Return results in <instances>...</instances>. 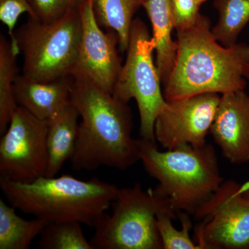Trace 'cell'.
<instances>
[{
  "mask_svg": "<svg viewBox=\"0 0 249 249\" xmlns=\"http://www.w3.org/2000/svg\"><path fill=\"white\" fill-rule=\"evenodd\" d=\"M71 101L81 122L71 160L76 170L101 167L128 169L141 160L140 141L132 138L127 103L84 77L71 76Z\"/></svg>",
  "mask_w": 249,
  "mask_h": 249,
  "instance_id": "obj_1",
  "label": "cell"
},
{
  "mask_svg": "<svg viewBox=\"0 0 249 249\" xmlns=\"http://www.w3.org/2000/svg\"><path fill=\"white\" fill-rule=\"evenodd\" d=\"M177 43L173 70L163 85L166 101L245 89L244 73L249 65V45H220L209 18L200 14L191 27L178 31Z\"/></svg>",
  "mask_w": 249,
  "mask_h": 249,
  "instance_id": "obj_2",
  "label": "cell"
},
{
  "mask_svg": "<svg viewBox=\"0 0 249 249\" xmlns=\"http://www.w3.org/2000/svg\"><path fill=\"white\" fill-rule=\"evenodd\" d=\"M141 160L150 176L159 181L150 191L158 204L177 217L193 215L224 181L212 145H183L160 151L156 142L141 139Z\"/></svg>",
  "mask_w": 249,
  "mask_h": 249,
  "instance_id": "obj_3",
  "label": "cell"
},
{
  "mask_svg": "<svg viewBox=\"0 0 249 249\" xmlns=\"http://www.w3.org/2000/svg\"><path fill=\"white\" fill-rule=\"evenodd\" d=\"M0 188L15 209L49 222H76L94 227L113 204L119 188L96 178L42 177L22 183L0 178Z\"/></svg>",
  "mask_w": 249,
  "mask_h": 249,
  "instance_id": "obj_4",
  "label": "cell"
},
{
  "mask_svg": "<svg viewBox=\"0 0 249 249\" xmlns=\"http://www.w3.org/2000/svg\"><path fill=\"white\" fill-rule=\"evenodd\" d=\"M81 34L79 10L52 22L31 18L14 33L16 45L23 55V76L40 82L71 76Z\"/></svg>",
  "mask_w": 249,
  "mask_h": 249,
  "instance_id": "obj_5",
  "label": "cell"
},
{
  "mask_svg": "<svg viewBox=\"0 0 249 249\" xmlns=\"http://www.w3.org/2000/svg\"><path fill=\"white\" fill-rule=\"evenodd\" d=\"M125 62L113 90V96L127 103L134 99L140 116L142 139L156 142L155 124L166 105L160 75L154 60L155 45L145 23L134 19Z\"/></svg>",
  "mask_w": 249,
  "mask_h": 249,
  "instance_id": "obj_6",
  "label": "cell"
},
{
  "mask_svg": "<svg viewBox=\"0 0 249 249\" xmlns=\"http://www.w3.org/2000/svg\"><path fill=\"white\" fill-rule=\"evenodd\" d=\"M112 213H104L95 225L91 240L98 249H162L157 224V203L151 191L136 183L120 188Z\"/></svg>",
  "mask_w": 249,
  "mask_h": 249,
  "instance_id": "obj_7",
  "label": "cell"
},
{
  "mask_svg": "<svg viewBox=\"0 0 249 249\" xmlns=\"http://www.w3.org/2000/svg\"><path fill=\"white\" fill-rule=\"evenodd\" d=\"M249 181H223L217 191L193 214L199 249H249Z\"/></svg>",
  "mask_w": 249,
  "mask_h": 249,
  "instance_id": "obj_8",
  "label": "cell"
},
{
  "mask_svg": "<svg viewBox=\"0 0 249 249\" xmlns=\"http://www.w3.org/2000/svg\"><path fill=\"white\" fill-rule=\"evenodd\" d=\"M49 121L18 106L0 140V178L31 182L45 177L48 163Z\"/></svg>",
  "mask_w": 249,
  "mask_h": 249,
  "instance_id": "obj_9",
  "label": "cell"
},
{
  "mask_svg": "<svg viewBox=\"0 0 249 249\" xmlns=\"http://www.w3.org/2000/svg\"><path fill=\"white\" fill-rule=\"evenodd\" d=\"M220 96L209 93L166 101L155 121V140L166 150L183 145H204Z\"/></svg>",
  "mask_w": 249,
  "mask_h": 249,
  "instance_id": "obj_10",
  "label": "cell"
},
{
  "mask_svg": "<svg viewBox=\"0 0 249 249\" xmlns=\"http://www.w3.org/2000/svg\"><path fill=\"white\" fill-rule=\"evenodd\" d=\"M79 14L81 40L71 76L88 78L112 94L123 66L117 49L119 37L113 31H103L95 17L91 0L85 1Z\"/></svg>",
  "mask_w": 249,
  "mask_h": 249,
  "instance_id": "obj_11",
  "label": "cell"
},
{
  "mask_svg": "<svg viewBox=\"0 0 249 249\" xmlns=\"http://www.w3.org/2000/svg\"><path fill=\"white\" fill-rule=\"evenodd\" d=\"M210 134L229 162H249V95L245 90L221 95Z\"/></svg>",
  "mask_w": 249,
  "mask_h": 249,
  "instance_id": "obj_12",
  "label": "cell"
},
{
  "mask_svg": "<svg viewBox=\"0 0 249 249\" xmlns=\"http://www.w3.org/2000/svg\"><path fill=\"white\" fill-rule=\"evenodd\" d=\"M71 76L48 82L18 75L14 93L18 106L40 120L49 121L71 104Z\"/></svg>",
  "mask_w": 249,
  "mask_h": 249,
  "instance_id": "obj_13",
  "label": "cell"
},
{
  "mask_svg": "<svg viewBox=\"0 0 249 249\" xmlns=\"http://www.w3.org/2000/svg\"><path fill=\"white\" fill-rule=\"evenodd\" d=\"M142 7L151 23L156 65L162 84L164 85L173 70L178 51L177 41L172 37L175 22L171 0H147Z\"/></svg>",
  "mask_w": 249,
  "mask_h": 249,
  "instance_id": "obj_14",
  "label": "cell"
},
{
  "mask_svg": "<svg viewBox=\"0 0 249 249\" xmlns=\"http://www.w3.org/2000/svg\"><path fill=\"white\" fill-rule=\"evenodd\" d=\"M79 117V113L71 103L49 121L47 137L48 163L45 177H55L67 160H71L78 139Z\"/></svg>",
  "mask_w": 249,
  "mask_h": 249,
  "instance_id": "obj_15",
  "label": "cell"
},
{
  "mask_svg": "<svg viewBox=\"0 0 249 249\" xmlns=\"http://www.w3.org/2000/svg\"><path fill=\"white\" fill-rule=\"evenodd\" d=\"M147 0H91L96 21L102 28L113 31L119 37L121 52L128 49L134 14Z\"/></svg>",
  "mask_w": 249,
  "mask_h": 249,
  "instance_id": "obj_16",
  "label": "cell"
},
{
  "mask_svg": "<svg viewBox=\"0 0 249 249\" xmlns=\"http://www.w3.org/2000/svg\"><path fill=\"white\" fill-rule=\"evenodd\" d=\"M49 222L36 217L27 220L16 209L0 199V249H27Z\"/></svg>",
  "mask_w": 249,
  "mask_h": 249,
  "instance_id": "obj_17",
  "label": "cell"
},
{
  "mask_svg": "<svg viewBox=\"0 0 249 249\" xmlns=\"http://www.w3.org/2000/svg\"><path fill=\"white\" fill-rule=\"evenodd\" d=\"M19 53L11 40L0 36V133L7 129L11 116L18 107L14 84L18 76L17 56Z\"/></svg>",
  "mask_w": 249,
  "mask_h": 249,
  "instance_id": "obj_18",
  "label": "cell"
},
{
  "mask_svg": "<svg viewBox=\"0 0 249 249\" xmlns=\"http://www.w3.org/2000/svg\"><path fill=\"white\" fill-rule=\"evenodd\" d=\"M214 6L219 15L212 29L214 37L225 47L236 45L249 22V0H214Z\"/></svg>",
  "mask_w": 249,
  "mask_h": 249,
  "instance_id": "obj_19",
  "label": "cell"
},
{
  "mask_svg": "<svg viewBox=\"0 0 249 249\" xmlns=\"http://www.w3.org/2000/svg\"><path fill=\"white\" fill-rule=\"evenodd\" d=\"M40 235V249H95L76 222H49Z\"/></svg>",
  "mask_w": 249,
  "mask_h": 249,
  "instance_id": "obj_20",
  "label": "cell"
},
{
  "mask_svg": "<svg viewBox=\"0 0 249 249\" xmlns=\"http://www.w3.org/2000/svg\"><path fill=\"white\" fill-rule=\"evenodd\" d=\"M157 203V202H156ZM157 224L163 249H199L190 236L193 223L191 214L181 213L178 214L181 223V229H176L172 221L177 217L166 209L157 204Z\"/></svg>",
  "mask_w": 249,
  "mask_h": 249,
  "instance_id": "obj_21",
  "label": "cell"
},
{
  "mask_svg": "<svg viewBox=\"0 0 249 249\" xmlns=\"http://www.w3.org/2000/svg\"><path fill=\"white\" fill-rule=\"evenodd\" d=\"M87 0H31L35 13L34 19L42 22H52L69 12L78 11Z\"/></svg>",
  "mask_w": 249,
  "mask_h": 249,
  "instance_id": "obj_22",
  "label": "cell"
},
{
  "mask_svg": "<svg viewBox=\"0 0 249 249\" xmlns=\"http://www.w3.org/2000/svg\"><path fill=\"white\" fill-rule=\"evenodd\" d=\"M28 14L31 19H35L36 15L28 0H0V20L7 27L10 40L15 49L20 53L16 45L15 27L18 19L22 14Z\"/></svg>",
  "mask_w": 249,
  "mask_h": 249,
  "instance_id": "obj_23",
  "label": "cell"
},
{
  "mask_svg": "<svg viewBox=\"0 0 249 249\" xmlns=\"http://www.w3.org/2000/svg\"><path fill=\"white\" fill-rule=\"evenodd\" d=\"M171 6L177 31L191 27L200 15L196 0H171Z\"/></svg>",
  "mask_w": 249,
  "mask_h": 249,
  "instance_id": "obj_24",
  "label": "cell"
},
{
  "mask_svg": "<svg viewBox=\"0 0 249 249\" xmlns=\"http://www.w3.org/2000/svg\"><path fill=\"white\" fill-rule=\"evenodd\" d=\"M244 76H245V79L248 80L249 81V65L246 68Z\"/></svg>",
  "mask_w": 249,
  "mask_h": 249,
  "instance_id": "obj_25",
  "label": "cell"
},
{
  "mask_svg": "<svg viewBox=\"0 0 249 249\" xmlns=\"http://www.w3.org/2000/svg\"><path fill=\"white\" fill-rule=\"evenodd\" d=\"M244 196L249 199V187L247 190H246L245 193H244Z\"/></svg>",
  "mask_w": 249,
  "mask_h": 249,
  "instance_id": "obj_26",
  "label": "cell"
},
{
  "mask_svg": "<svg viewBox=\"0 0 249 249\" xmlns=\"http://www.w3.org/2000/svg\"><path fill=\"white\" fill-rule=\"evenodd\" d=\"M196 3L199 5V6H201V5L203 3H204L206 0H196Z\"/></svg>",
  "mask_w": 249,
  "mask_h": 249,
  "instance_id": "obj_27",
  "label": "cell"
}]
</instances>
